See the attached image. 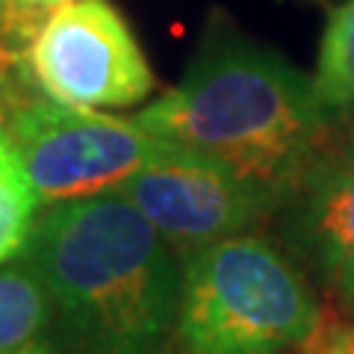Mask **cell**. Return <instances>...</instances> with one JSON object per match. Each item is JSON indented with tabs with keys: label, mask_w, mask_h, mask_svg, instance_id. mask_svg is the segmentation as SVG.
I'll return each instance as SVG.
<instances>
[{
	"label": "cell",
	"mask_w": 354,
	"mask_h": 354,
	"mask_svg": "<svg viewBox=\"0 0 354 354\" xmlns=\"http://www.w3.org/2000/svg\"><path fill=\"white\" fill-rule=\"evenodd\" d=\"M310 80L328 113L354 106V0L339 3L328 15L319 41L316 74Z\"/></svg>",
	"instance_id": "cell-10"
},
{
	"label": "cell",
	"mask_w": 354,
	"mask_h": 354,
	"mask_svg": "<svg viewBox=\"0 0 354 354\" xmlns=\"http://www.w3.org/2000/svg\"><path fill=\"white\" fill-rule=\"evenodd\" d=\"M15 3L27 9H57L62 3H71V0H15Z\"/></svg>",
	"instance_id": "cell-12"
},
{
	"label": "cell",
	"mask_w": 354,
	"mask_h": 354,
	"mask_svg": "<svg viewBox=\"0 0 354 354\" xmlns=\"http://www.w3.org/2000/svg\"><path fill=\"white\" fill-rule=\"evenodd\" d=\"M136 118L153 136L260 180L281 204L328 136L313 80L227 21L207 27L183 77Z\"/></svg>",
	"instance_id": "cell-1"
},
{
	"label": "cell",
	"mask_w": 354,
	"mask_h": 354,
	"mask_svg": "<svg viewBox=\"0 0 354 354\" xmlns=\"http://www.w3.org/2000/svg\"><path fill=\"white\" fill-rule=\"evenodd\" d=\"M115 192L177 248H201L239 236L281 201L260 180L209 153L165 142Z\"/></svg>",
	"instance_id": "cell-5"
},
{
	"label": "cell",
	"mask_w": 354,
	"mask_h": 354,
	"mask_svg": "<svg viewBox=\"0 0 354 354\" xmlns=\"http://www.w3.org/2000/svg\"><path fill=\"white\" fill-rule=\"evenodd\" d=\"M41 92L86 109L133 106L153 92V71L124 15L106 0H71L44 18L27 50Z\"/></svg>",
	"instance_id": "cell-6"
},
{
	"label": "cell",
	"mask_w": 354,
	"mask_h": 354,
	"mask_svg": "<svg viewBox=\"0 0 354 354\" xmlns=\"http://www.w3.org/2000/svg\"><path fill=\"white\" fill-rule=\"evenodd\" d=\"M6 133L41 204L115 192L162 145L136 115L121 118L48 95L18 106Z\"/></svg>",
	"instance_id": "cell-4"
},
{
	"label": "cell",
	"mask_w": 354,
	"mask_h": 354,
	"mask_svg": "<svg viewBox=\"0 0 354 354\" xmlns=\"http://www.w3.org/2000/svg\"><path fill=\"white\" fill-rule=\"evenodd\" d=\"M304 278L263 236H227L189 254L177 337L186 354H278L319 325Z\"/></svg>",
	"instance_id": "cell-3"
},
{
	"label": "cell",
	"mask_w": 354,
	"mask_h": 354,
	"mask_svg": "<svg viewBox=\"0 0 354 354\" xmlns=\"http://www.w3.org/2000/svg\"><path fill=\"white\" fill-rule=\"evenodd\" d=\"M0 9H3V0H0Z\"/></svg>",
	"instance_id": "cell-13"
},
{
	"label": "cell",
	"mask_w": 354,
	"mask_h": 354,
	"mask_svg": "<svg viewBox=\"0 0 354 354\" xmlns=\"http://www.w3.org/2000/svg\"><path fill=\"white\" fill-rule=\"evenodd\" d=\"M24 257L80 354H153L177 322L169 242L121 192L50 204Z\"/></svg>",
	"instance_id": "cell-2"
},
{
	"label": "cell",
	"mask_w": 354,
	"mask_h": 354,
	"mask_svg": "<svg viewBox=\"0 0 354 354\" xmlns=\"http://www.w3.org/2000/svg\"><path fill=\"white\" fill-rule=\"evenodd\" d=\"M15 354H57V346H53L50 339H32L30 346H24L21 351H15Z\"/></svg>",
	"instance_id": "cell-11"
},
{
	"label": "cell",
	"mask_w": 354,
	"mask_h": 354,
	"mask_svg": "<svg viewBox=\"0 0 354 354\" xmlns=\"http://www.w3.org/2000/svg\"><path fill=\"white\" fill-rule=\"evenodd\" d=\"M41 198L32 189L6 127H0V266L24 254Z\"/></svg>",
	"instance_id": "cell-9"
},
{
	"label": "cell",
	"mask_w": 354,
	"mask_h": 354,
	"mask_svg": "<svg viewBox=\"0 0 354 354\" xmlns=\"http://www.w3.org/2000/svg\"><path fill=\"white\" fill-rule=\"evenodd\" d=\"M50 313V292L24 254L0 266V354H15L39 339Z\"/></svg>",
	"instance_id": "cell-8"
},
{
	"label": "cell",
	"mask_w": 354,
	"mask_h": 354,
	"mask_svg": "<svg viewBox=\"0 0 354 354\" xmlns=\"http://www.w3.org/2000/svg\"><path fill=\"white\" fill-rule=\"evenodd\" d=\"M283 201H292L298 239L354 304V133L319 151Z\"/></svg>",
	"instance_id": "cell-7"
}]
</instances>
